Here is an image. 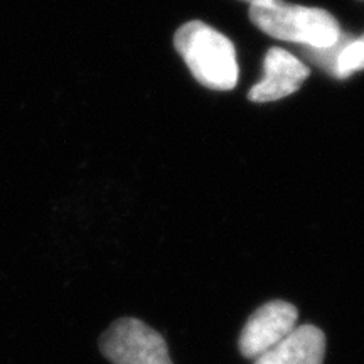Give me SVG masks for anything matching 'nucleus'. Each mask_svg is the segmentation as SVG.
<instances>
[{
    "label": "nucleus",
    "mask_w": 364,
    "mask_h": 364,
    "mask_svg": "<svg viewBox=\"0 0 364 364\" xmlns=\"http://www.w3.org/2000/svg\"><path fill=\"white\" fill-rule=\"evenodd\" d=\"M100 349L113 364H172L162 336L139 318L113 322L103 332Z\"/></svg>",
    "instance_id": "7ed1b4c3"
},
{
    "label": "nucleus",
    "mask_w": 364,
    "mask_h": 364,
    "mask_svg": "<svg viewBox=\"0 0 364 364\" xmlns=\"http://www.w3.org/2000/svg\"><path fill=\"white\" fill-rule=\"evenodd\" d=\"M326 336L316 326H299L289 338L255 359V364H322Z\"/></svg>",
    "instance_id": "423d86ee"
},
{
    "label": "nucleus",
    "mask_w": 364,
    "mask_h": 364,
    "mask_svg": "<svg viewBox=\"0 0 364 364\" xmlns=\"http://www.w3.org/2000/svg\"><path fill=\"white\" fill-rule=\"evenodd\" d=\"M245 2H250V4H258V2H267V0H245Z\"/></svg>",
    "instance_id": "1a4fd4ad"
},
{
    "label": "nucleus",
    "mask_w": 364,
    "mask_h": 364,
    "mask_svg": "<svg viewBox=\"0 0 364 364\" xmlns=\"http://www.w3.org/2000/svg\"><path fill=\"white\" fill-rule=\"evenodd\" d=\"M250 19L272 38L309 48H327L341 36L339 22L324 9L289 6L280 0L252 4Z\"/></svg>",
    "instance_id": "f03ea898"
},
{
    "label": "nucleus",
    "mask_w": 364,
    "mask_h": 364,
    "mask_svg": "<svg viewBox=\"0 0 364 364\" xmlns=\"http://www.w3.org/2000/svg\"><path fill=\"white\" fill-rule=\"evenodd\" d=\"M174 46L198 83L218 91H230L238 83L235 46L213 27L191 21L179 27Z\"/></svg>",
    "instance_id": "f257e3e1"
},
{
    "label": "nucleus",
    "mask_w": 364,
    "mask_h": 364,
    "mask_svg": "<svg viewBox=\"0 0 364 364\" xmlns=\"http://www.w3.org/2000/svg\"><path fill=\"white\" fill-rule=\"evenodd\" d=\"M354 38L349 34L341 33L339 39L336 41L332 46H327V48H309V46H304L302 53L309 61H312L314 65L324 70L326 73H329L332 78L339 80V58L343 49L346 48V44L349 41H353Z\"/></svg>",
    "instance_id": "0eeeda50"
},
{
    "label": "nucleus",
    "mask_w": 364,
    "mask_h": 364,
    "mask_svg": "<svg viewBox=\"0 0 364 364\" xmlns=\"http://www.w3.org/2000/svg\"><path fill=\"white\" fill-rule=\"evenodd\" d=\"M299 312L292 304L273 300L257 309L240 336V351L245 358L257 359L289 338L297 329Z\"/></svg>",
    "instance_id": "20e7f679"
},
{
    "label": "nucleus",
    "mask_w": 364,
    "mask_h": 364,
    "mask_svg": "<svg viewBox=\"0 0 364 364\" xmlns=\"http://www.w3.org/2000/svg\"><path fill=\"white\" fill-rule=\"evenodd\" d=\"M265 76L250 90L248 98L257 103L277 102L297 91L309 78L311 70L294 54L280 48H272L263 61Z\"/></svg>",
    "instance_id": "39448f33"
},
{
    "label": "nucleus",
    "mask_w": 364,
    "mask_h": 364,
    "mask_svg": "<svg viewBox=\"0 0 364 364\" xmlns=\"http://www.w3.org/2000/svg\"><path fill=\"white\" fill-rule=\"evenodd\" d=\"M358 43L361 44V48H363V56H364V34L361 36V38H358Z\"/></svg>",
    "instance_id": "6e6552de"
}]
</instances>
